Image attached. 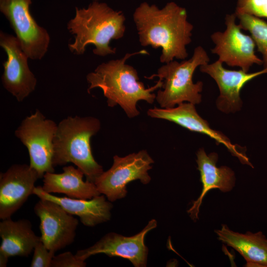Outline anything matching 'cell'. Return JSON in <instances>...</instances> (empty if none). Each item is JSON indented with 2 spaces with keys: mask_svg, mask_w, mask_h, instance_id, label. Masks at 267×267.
I'll return each mask as SVG.
<instances>
[{
  "mask_svg": "<svg viewBox=\"0 0 267 267\" xmlns=\"http://www.w3.org/2000/svg\"><path fill=\"white\" fill-rule=\"evenodd\" d=\"M133 20L140 44L161 48V63L187 57L186 46L191 42L193 26L187 20L185 8L174 1L162 8L143 2L135 9Z\"/></svg>",
  "mask_w": 267,
  "mask_h": 267,
  "instance_id": "obj_1",
  "label": "cell"
},
{
  "mask_svg": "<svg viewBox=\"0 0 267 267\" xmlns=\"http://www.w3.org/2000/svg\"><path fill=\"white\" fill-rule=\"evenodd\" d=\"M140 54L148 53L145 50L127 53L122 58L100 64L86 77L89 84V93L93 89H101L107 98L108 106L120 105L130 118L139 114L136 108L137 102L142 100L153 103L156 96L153 91L161 88L163 85L162 80L159 79L155 86L145 88L139 81L136 70L126 63L131 56Z\"/></svg>",
  "mask_w": 267,
  "mask_h": 267,
  "instance_id": "obj_2",
  "label": "cell"
},
{
  "mask_svg": "<svg viewBox=\"0 0 267 267\" xmlns=\"http://www.w3.org/2000/svg\"><path fill=\"white\" fill-rule=\"evenodd\" d=\"M126 18L121 11L115 10L107 4L93 1L87 8H75V15L67 24V29L75 35L69 50L73 53H84L89 44L95 46L94 54L105 56L116 53L110 43L123 37Z\"/></svg>",
  "mask_w": 267,
  "mask_h": 267,
  "instance_id": "obj_3",
  "label": "cell"
},
{
  "mask_svg": "<svg viewBox=\"0 0 267 267\" xmlns=\"http://www.w3.org/2000/svg\"><path fill=\"white\" fill-rule=\"evenodd\" d=\"M100 127V121L93 117L69 116L61 121L53 139V166L72 163L87 180L94 183L104 171L92 154L90 139Z\"/></svg>",
  "mask_w": 267,
  "mask_h": 267,
  "instance_id": "obj_4",
  "label": "cell"
},
{
  "mask_svg": "<svg viewBox=\"0 0 267 267\" xmlns=\"http://www.w3.org/2000/svg\"><path fill=\"white\" fill-rule=\"evenodd\" d=\"M209 61L207 52L199 45L195 48L190 59L181 62L173 60L159 68L157 74L145 77L148 79L156 77L162 80V89L156 96L161 107L172 108L184 102L194 105L200 103L203 84L201 81L194 83L193 76L198 67Z\"/></svg>",
  "mask_w": 267,
  "mask_h": 267,
  "instance_id": "obj_5",
  "label": "cell"
},
{
  "mask_svg": "<svg viewBox=\"0 0 267 267\" xmlns=\"http://www.w3.org/2000/svg\"><path fill=\"white\" fill-rule=\"evenodd\" d=\"M57 125L46 119L38 109L25 117L15 131L14 134L27 148L30 166L40 178L46 173H54L53 139Z\"/></svg>",
  "mask_w": 267,
  "mask_h": 267,
  "instance_id": "obj_6",
  "label": "cell"
},
{
  "mask_svg": "<svg viewBox=\"0 0 267 267\" xmlns=\"http://www.w3.org/2000/svg\"><path fill=\"white\" fill-rule=\"evenodd\" d=\"M153 160L145 150L125 157H113L112 167L103 172L94 183L100 194L110 202L124 198L127 193V185L139 179L144 184L148 183L151 177L148 171L152 167Z\"/></svg>",
  "mask_w": 267,
  "mask_h": 267,
  "instance_id": "obj_7",
  "label": "cell"
},
{
  "mask_svg": "<svg viewBox=\"0 0 267 267\" xmlns=\"http://www.w3.org/2000/svg\"><path fill=\"white\" fill-rule=\"evenodd\" d=\"M31 3V0H0V11L9 21L29 58L40 60L47 52L50 36L32 16Z\"/></svg>",
  "mask_w": 267,
  "mask_h": 267,
  "instance_id": "obj_8",
  "label": "cell"
},
{
  "mask_svg": "<svg viewBox=\"0 0 267 267\" xmlns=\"http://www.w3.org/2000/svg\"><path fill=\"white\" fill-rule=\"evenodd\" d=\"M235 13L227 14L225 17L226 29L223 32L217 31L211 35L215 44L211 49L213 54L218 56V60L231 67H238L248 72L254 64L262 65V59L255 54L256 44L251 36L242 32L236 23Z\"/></svg>",
  "mask_w": 267,
  "mask_h": 267,
  "instance_id": "obj_9",
  "label": "cell"
},
{
  "mask_svg": "<svg viewBox=\"0 0 267 267\" xmlns=\"http://www.w3.org/2000/svg\"><path fill=\"white\" fill-rule=\"evenodd\" d=\"M0 46L7 55V59L2 63V84L18 102H22L35 90L37 82L29 67V57L16 37L1 31Z\"/></svg>",
  "mask_w": 267,
  "mask_h": 267,
  "instance_id": "obj_10",
  "label": "cell"
},
{
  "mask_svg": "<svg viewBox=\"0 0 267 267\" xmlns=\"http://www.w3.org/2000/svg\"><path fill=\"white\" fill-rule=\"evenodd\" d=\"M157 225V221L152 219L140 232L130 237L108 233L92 246L77 251L75 256L78 260L85 261L92 255L104 254L110 257L126 259L135 267H146L148 249L144 243L145 237Z\"/></svg>",
  "mask_w": 267,
  "mask_h": 267,
  "instance_id": "obj_11",
  "label": "cell"
},
{
  "mask_svg": "<svg viewBox=\"0 0 267 267\" xmlns=\"http://www.w3.org/2000/svg\"><path fill=\"white\" fill-rule=\"evenodd\" d=\"M34 211L40 220L41 240L49 251L55 253L74 241L78 220L59 204L40 199Z\"/></svg>",
  "mask_w": 267,
  "mask_h": 267,
  "instance_id": "obj_12",
  "label": "cell"
},
{
  "mask_svg": "<svg viewBox=\"0 0 267 267\" xmlns=\"http://www.w3.org/2000/svg\"><path fill=\"white\" fill-rule=\"evenodd\" d=\"M147 115L154 118L162 119L174 122L190 131L208 135L217 144H222L231 154L240 161L253 167L246 156L244 148L233 144L230 140L220 132L210 128L208 122L201 117L196 111L194 104L183 102L177 107L159 108L154 107L147 111Z\"/></svg>",
  "mask_w": 267,
  "mask_h": 267,
  "instance_id": "obj_13",
  "label": "cell"
},
{
  "mask_svg": "<svg viewBox=\"0 0 267 267\" xmlns=\"http://www.w3.org/2000/svg\"><path fill=\"white\" fill-rule=\"evenodd\" d=\"M38 172L30 165L14 164L0 174V219L11 218L32 194Z\"/></svg>",
  "mask_w": 267,
  "mask_h": 267,
  "instance_id": "obj_14",
  "label": "cell"
},
{
  "mask_svg": "<svg viewBox=\"0 0 267 267\" xmlns=\"http://www.w3.org/2000/svg\"><path fill=\"white\" fill-rule=\"evenodd\" d=\"M199 69L210 76L218 85L220 95L217 99V106L225 113L240 110L242 105L240 95L242 88L256 77L267 73L265 69L254 73L246 72L241 69L228 70L218 60L212 63L202 65Z\"/></svg>",
  "mask_w": 267,
  "mask_h": 267,
  "instance_id": "obj_15",
  "label": "cell"
},
{
  "mask_svg": "<svg viewBox=\"0 0 267 267\" xmlns=\"http://www.w3.org/2000/svg\"><path fill=\"white\" fill-rule=\"evenodd\" d=\"M197 169L200 174L202 190L197 199L193 201L187 211L192 220L198 219L199 209L203 199L207 193L211 189L218 188L222 192L229 191L235 185L234 172L229 167L222 166L218 167L216 163L218 155L216 153L207 154L203 148H200L196 153Z\"/></svg>",
  "mask_w": 267,
  "mask_h": 267,
  "instance_id": "obj_16",
  "label": "cell"
},
{
  "mask_svg": "<svg viewBox=\"0 0 267 267\" xmlns=\"http://www.w3.org/2000/svg\"><path fill=\"white\" fill-rule=\"evenodd\" d=\"M33 194L40 199L50 200L59 204L67 212L77 216L85 226L93 227L110 220L113 205L104 195L90 200L58 197L45 192L42 186L35 187Z\"/></svg>",
  "mask_w": 267,
  "mask_h": 267,
  "instance_id": "obj_17",
  "label": "cell"
},
{
  "mask_svg": "<svg viewBox=\"0 0 267 267\" xmlns=\"http://www.w3.org/2000/svg\"><path fill=\"white\" fill-rule=\"evenodd\" d=\"M218 239L236 250L246 261V267H267V238L261 231L234 232L225 224L216 230Z\"/></svg>",
  "mask_w": 267,
  "mask_h": 267,
  "instance_id": "obj_18",
  "label": "cell"
},
{
  "mask_svg": "<svg viewBox=\"0 0 267 267\" xmlns=\"http://www.w3.org/2000/svg\"><path fill=\"white\" fill-rule=\"evenodd\" d=\"M63 173H46L43 189L49 193H58L75 199H90L101 194L94 183L83 180L84 173L73 166H65Z\"/></svg>",
  "mask_w": 267,
  "mask_h": 267,
  "instance_id": "obj_19",
  "label": "cell"
},
{
  "mask_svg": "<svg viewBox=\"0 0 267 267\" xmlns=\"http://www.w3.org/2000/svg\"><path fill=\"white\" fill-rule=\"evenodd\" d=\"M1 243L0 253L8 258L28 257L33 251L41 236L32 230L30 221L26 219L13 221L11 218L0 222Z\"/></svg>",
  "mask_w": 267,
  "mask_h": 267,
  "instance_id": "obj_20",
  "label": "cell"
},
{
  "mask_svg": "<svg viewBox=\"0 0 267 267\" xmlns=\"http://www.w3.org/2000/svg\"><path fill=\"white\" fill-rule=\"evenodd\" d=\"M242 30L248 31L263 56L264 69L267 70V23L261 18L248 14L236 15Z\"/></svg>",
  "mask_w": 267,
  "mask_h": 267,
  "instance_id": "obj_21",
  "label": "cell"
},
{
  "mask_svg": "<svg viewBox=\"0 0 267 267\" xmlns=\"http://www.w3.org/2000/svg\"><path fill=\"white\" fill-rule=\"evenodd\" d=\"M234 13L267 18V0H237Z\"/></svg>",
  "mask_w": 267,
  "mask_h": 267,
  "instance_id": "obj_22",
  "label": "cell"
},
{
  "mask_svg": "<svg viewBox=\"0 0 267 267\" xmlns=\"http://www.w3.org/2000/svg\"><path fill=\"white\" fill-rule=\"evenodd\" d=\"M33 251L31 267H51L55 252L49 251L42 240L36 245Z\"/></svg>",
  "mask_w": 267,
  "mask_h": 267,
  "instance_id": "obj_23",
  "label": "cell"
},
{
  "mask_svg": "<svg viewBox=\"0 0 267 267\" xmlns=\"http://www.w3.org/2000/svg\"><path fill=\"white\" fill-rule=\"evenodd\" d=\"M85 261H80L71 252L67 251L63 253L54 255L51 267H85L86 266Z\"/></svg>",
  "mask_w": 267,
  "mask_h": 267,
  "instance_id": "obj_24",
  "label": "cell"
},
{
  "mask_svg": "<svg viewBox=\"0 0 267 267\" xmlns=\"http://www.w3.org/2000/svg\"><path fill=\"white\" fill-rule=\"evenodd\" d=\"M9 258L4 254L0 253V267H5L7 266L8 259Z\"/></svg>",
  "mask_w": 267,
  "mask_h": 267,
  "instance_id": "obj_25",
  "label": "cell"
},
{
  "mask_svg": "<svg viewBox=\"0 0 267 267\" xmlns=\"http://www.w3.org/2000/svg\"><path fill=\"white\" fill-rule=\"evenodd\" d=\"M93 0V1H99L100 0Z\"/></svg>",
  "mask_w": 267,
  "mask_h": 267,
  "instance_id": "obj_26",
  "label": "cell"
}]
</instances>
